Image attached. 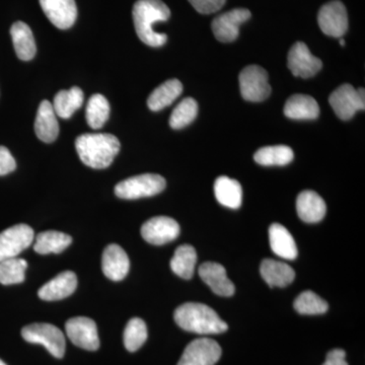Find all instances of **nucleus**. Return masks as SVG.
<instances>
[{
  "label": "nucleus",
  "mask_w": 365,
  "mask_h": 365,
  "mask_svg": "<svg viewBox=\"0 0 365 365\" xmlns=\"http://www.w3.org/2000/svg\"><path fill=\"white\" fill-rule=\"evenodd\" d=\"M134 26L139 39L150 47H162L167 43L165 34L155 32L153 25L169 20L170 11L162 0H138L133 6Z\"/></svg>",
  "instance_id": "f257e3e1"
},
{
  "label": "nucleus",
  "mask_w": 365,
  "mask_h": 365,
  "mask_svg": "<svg viewBox=\"0 0 365 365\" xmlns=\"http://www.w3.org/2000/svg\"><path fill=\"white\" fill-rule=\"evenodd\" d=\"M120 141L108 133H86L78 136L76 148L81 162L93 169L109 167L120 150Z\"/></svg>",
  "instance_id": "f03ea898"
},
{
  "label": "nucleus",
  "mask_w": 365,
  "mask_h": 365,
  "mask_svg": "<svg viewBox=\"0 0 365 365\" xmlns=\"http://www.w3.org/2000/svg\"><path fill=\"white\" fill-rule=\"evenodd\" d=\"M174 319L182 330L200 335L223 333L228 328L215 309L198 302H187L178 307Z\"/></svg>",
  "instance_id": "7ed1b4c3"
},
{
  "label": "nucleus",
  "mask_w": 365,
  "mask_h": 365,
  "mask_svg": "<svg viewBox=\"0 0 365 365\" xmlns=\"http://www.w3.org/2000/svg\"><path fill=\"white\" fill-rule=\"evenodd\" d=\"M165 188V180L157 174H143L128 178L115 187V194L121 199L134 200L158 195Z\"/></svg>",
  "instance_id": "20e7f679"
},
{
  "label": "nucleus",
  "mask_w": 365,
  "mask_h": 365,
  "mask_svg": "<svg viewBox=\"0 0 365 365\" xmlns=\"http://www.w3.org/2000/svg\"><path fill=\"white\" fill-rule=\"evenodd\" d=\"M21 336L26 342L44 346L56 359H62L66 353V337L61 330L51 324H31L23 328Z\"/></svg>",
  "instance_id": "39448f33"
},
{
  "label": "nucleus",
  "mask_w": 365,
  "mask_h": 365,
  "mask_svg": "<svg viewBox=\"0 0 365 365\" xmlns=\"http://www.w3.org/2000/svg\"><path fill=\"white\" fill-rule=\"evenodd\" d=\"M329 103L341 120L348 121L357 112L365 109L364 90L354 88L351 85L341 86L331 93Z\"/></svg>",
  "instance_id": "423d86ee"
},
{
  "label": "nucleus",
  "mask_w": 365,
  "mask_h": 365,
  "mask_svg": "<svg viewBox=\"0 0 365 365\" xmlns=\"http://www.w3.org/2000/svg\"><path fill=\"white\" fill-rule=\"evenodd\" d=\"M239 81L242 98L249 102H263L270 96L268 73L261 66H247L240 73Z\"/></svg>",
  "instance_id": "0eeeda50"
},
{
  "label": "nucleus",
  "mask_w": 365,
  "mask_h": 365,
  "mask_svg": "<svg viewBox=\"0 0 365 365\" xmlns=\"http://www.w3.org/2000/svg\"><path fill=\"white\" fill-rule=\"evenodd\" d=\"M33 228L26 225H16L0 232V262L16 258L33 244Z\"/></svg>",
  "instance_id": "6e6552de"
},
{
  "label": "nucleus",
  "mask_w": 365,
  "mask_h": 365,
  "mask_svg": "<svg viewBox=\"0 0 365 365\" xmlns=\"http://www.w3.org/2000/svg\"><path fill=\"white\" fill-rule=\"evenodd\" d=\"M318 23L325 35L339 39L342 38L348 30V16L344 4L339 0H334L322 6Z\"/></svg>",
  "instance_id": "1a4fd4ad"
},
{
  "label": "nucleus",
  "mask_w": 365,
  "mask_h": 365,
  "mask_svg": "<svg viewBox=\"0 0 365 365\" xmlns=\"http://www.w3.org/2000/svg\"><path fill=\"white\" fill-rule=\"evenodd\" d=\"M222 352V347L216 341L200 338L187 346L177 365H215Z\"/></svg>",
  "instance_id": "9d476101"
},
{
  "label": "nucleus",
  "mask_w": 365,
  "mask_h": 365,
  "mask_svg": "<svg viewBox=\"0 0 365 365\" xmlns=\"http://www.w3.org/2000/svg\"><path fill=\"white\" fill-rule=\"evenodd\" d=\"M67 337L78 347L96 351L100 347L98 328L95 322L86 317L69 319L66 324Z\"/></svg>",
  "instance_id": "9b49d317"
},
{
  "label": "nucleus",
  "mask_w": 365,
  "mask_h": 365,
  "mask_svg": "<svg viewBox=\"0 0 365 365\" xmlns=\"http://www.w3.org/2000/svg\"><path fill=\"white\" fill-rule=\"evenodd\" d=\"M287 66L297 78H311L321 71L323 63L304 43L297 42L288 53Z\"/></svg>",
  "instance_id": "f8f14e48"
},
{
  "label": "nucleus",
  "mask_w": 365,
  "mask_h": 365,
  "mask_svg": "<svg viewBox=\"0 0 365 365\" xmlns=\"http://www.w3.org/2000/svg\"><path fill=\"white\" fill-rule=\"evenodd\" d=\"M179 235V223L167 216L150 218L141 227V235L143 239L150 244L157 246L175 241Z\"/></svg>",
  "instance_id": "ddd939ff"
},
{
  "label": "nucleus",
  "mask_w": 365,
  "mask_h": 365,
  "mask_svg": "<svg viewBox=\"0 0 365 365\" xmlns=\"http://www.w3.org/2000/svg\"><path fill=\"white\" fill-rule=\"evenodd\" d=\"M251 18V11L235 9L218 16L212 21V32L220 42L230 43L237 39L240 26Z\"/></svg>",
  "instance_id": "4468645a"
},
{
  "label": "nucleus",
  "mask_w": 365,
  "mask_h": 365,
  "mask_svg": "<svg viewBox=\"0 0 365 365\" xmlns=\"http://www.w3.org/2000/svg\"><path fill=\"white\" fill-rule=\"evenodd\" d=\"M41 7L53 25L61 30L71 28L78 18L74 0H40Z\"/></svg>",
  "instance_id": "2eb2a0df"
},
{
  "label": "nucleus",
  "mask_w": 365,
  "mask_h": 365,
  "mask_svg": "<svg viewBox=\"0 0 365 365\" xmlns=\"http://www.w3.org/2000/svg\"><path fill=\"white\" fill-rule=\"evenodd\" d=\"M199 275L215 294L225 297L234 295V283L228 279L227 271L220 264L206 262L199 268Z\"/></svg>",
  "instance_id": "dca6fc26"
},
{
  "label": "nucleus",
  "mask_w": 365,
  "mask_h": 365,
  "mask_svg": "<svg viewBox=\"0 0 365 365\" xmlns=\"http://www.w3.org/2000/svg\"><path fill=\"white\" fill-rule=\"evenodd\" d=\"M102 268L106 277L110 280H123L130 268L126 252L116 244L109 245L103 253Z\"/></svg>",
  "instance_id": "f3484780"
},
{
  "label": "nucleus",
  "mask_w": 365,
  "mask_h": 365,
  "mask_svg": "<svg viewBox=\"0 0 365 365\" xmlns=\"http://www.w3.org/2000/svg\"><path fill=\"white\" fill-rule=\"evenodd\" d=\"M78 287V278L72 271H64L40 288L38 295L41 299L52 302L71 297Z\"/></svg>",
  "instance_id": "a211bd4d"
},
{
  "label": "nucleus",
  "mask_w": 365,
  "mask_h": 365,
  "mask_svg": "<svg viewBox=\"0 0 365 365\" xmlns=\"http://www.w3.org/2000/svg\"><path fill=\"white\" fill-rule=\"evenodd\" d=\"M35 132L43 143H51L59 134V124L54 108L49 101H43L38 109L35 121Z\"/></svg>",
  "instance_id": "6ab92c4d"
},
{
  "label": "nucleus",
  "mask_w": 365,
  "mask_h": 365,
  "mask_svg": "<svg viewBox=\"0 0 365 365\" xmlns=\"http://www.w3.org/2000/svg\"><path fill=\"white\" fill-rule=\"evenodd\" d=\"M297 211L300 220L307 223L321 222L325 217V201L314 191H304L297 199Z\"/></svg>",
  "instance_id": "aec40b11"
},
{
  "label": "nucleus",
  "mask_w": 365,
  "mask_h": 365,
  "mask_svg": "<svg viewBox=\"0 0 365 365\" xmlns=\"http://www.w3.org/2000/svg\"><path fill=\"white\" fill-rule=\"evenodd\" d=\"M260 273L270 287H287L295 278L294 269L284 262L273 259L262 261Z\"/></svg>",
  "instance_id": "412c9836"
},
{
  "label": "nucleus",
  "mask_w": 365,
  "mask_h": 365,
  "mask_svg": "<svg viewBox=\"0 0 365 365\" xmlns=\"http://www.w3.org/2000/svg\"><path fill=\"white\" fill-rule=\"evenodd\" d=\"M269 240L274 254L285 260H294L297 258V242L287 227L279 223H273L269 228Z\"/></svg>",
  "instance_id": "4be33fe9"
},
{
  "label": "nucleus",
  "mask_w": 365,
  "mask_h": 365,
  "mask_svg": "<svg viewBox=\"0 0 365 365\" xmlns=\"http://www.w3.org/2000/svg\"><path fill=\"white\" fill-rule=\"evenodd\" d=\"M284 114L292 120H316L319 115V107L311 96L294 95L285 103Z\"/></svg>",
  "instance_id": "5701e85b"
},
{
  "label": "nucleus",
  "mask_w": 365,
  "mask_h": 365,
  "mask_svg": "<svg viewBox=\"0 0 365 365\" xmlns=\"http://www.w3.org/2000/svg\"><path fill=\"white\" fill-rule=\"evenodd\" d=\"M11 35L16 56L23 61L32 60L37 52V47L30 26L23 21H16L11 26Z\"/></svg>",
  "instance_id": "b1692460"
},
{
  "label": "nucleus",
  "mask_w": 365,
  "mask_h": 365,
  "mask_svg": "<svg viewBox=\"0 0 365 365\" xmlns=\"http://www.w3.org/2000/svg\"><path fill=\"white\" fill-rule=\"evenodd\" d=\"M182 93V85L178 79H170L158 86L150 93L148 100V108L153 112H158L172 105Z\"/></svg>",
  "instance_id": "393cba45"
},
{
  "label": "nucleus",
  "mask_w": 365,
  "mask_h": 365,
  "mask_svg": "<svg viewBox=\"0 0 365 365\" xmlns=\"http://www.w3.org/2000/svg\"><path fill=\"white\" fill-rule=\"evenodd\" d=\"M215 194L218 202L225 207L239 209L242 205V190L237 180L222 176L215 182Z\"/></svg>",
  "instance_id": "a878e982"
},
{
  "label": "nucleus",
  "mask_w": 365,
  "mask_h": 365,
  "mask_svg": "<svg viewBox=\"0 0 365 365\" xmlns=\"http://www.w3.org/2000/svg\"><path fill=\"white\" fill-rule=\"evenodd\" d=\"M85 95L81 88L73 86L68 91H60L54 98L53 108L57 116L69 119L83 104Z\"/></svg>",
  "instance_id": "bb28decb"
},
{
  "label": "nucleus",
  "mask_w": 365,
  "mask_h": 365,
  "mask_svg": "<svg viewBox=\"0 0 365 365\" xmlns=\"http://www.w3.org/2000/svg\"><path fill=\"white\" fill-rule=\"evenodd\" d=\"M71 242V235L56 230H48L36 237L34 250L41 255L59 254L68 248Z\"/></svg>",
  "instance_id": "cd10ccee"
},
{
  "label": "nucleus",
  "mask_w": 365,
  "mask_h": 365,
  "mask_svg": "<svg viewBox=\"0 0 365 365\" xmlns=\"http://www.w3.org/2000/svg\"><path fill=\"white\" fill-rule=\"evenodd\" d=\"M196 263V250L190 245H182L175 252L174 257L170 260V269L179 277L191 279L195 271Z\"/></svg>",
  "instance_id": "c85d7f7f"
},
{
  "label": "nucleus",
  "mask_w": 365,
  "mask_h": 365,
  "mask_svg": "<svg viewBox=\"0 0 365 365\" xmlns=\"http://www.w3.org/2000/svg\"><path fill=\"white\" fill-rule=\"evenodd\" d=\"M294 153L287 145L266 146L257 150L254 155L255 162L261 165H287L294 160Z\"/></svg>",
  "instance_id": "c756f323"
},
{
  "label": "nucleus",
  "mask_w": 365,
  "mask_h": 365,
  "mask_svg": "<svg viewBox=\"0 0 365 365\" xmlns=\"http://www.w3.org/2000/svg\"><path fill=\"white\" fill-rule=\"evenodd\" d=\"M110 104L107 98L100 93L91 96L86 105V118L93 129H100L109 119Z\"/></svg>",
  "instance_id": "7c9ffc66"
},
{
  "label": "nucleus",
  "mask_w": 365,
  "mask_h": 365,
  "mask_svg": "<svg viewBox=\"0 0 365 365\" xmlns=\"http://www.w3.org/2000/svg\"><path fill=\"white\" fill-rule=\"evenodd\" d=\"M26 268V261L18 257L0 262V283L11 285L24 282Z\"/></svg>",
  "instance_id": "2f4dec72"
},
{
  "label": "nucleus",
  "mask_w": 365,
  "mask_h": 365,
  "mask_svg": "<svg viewBox=\"0 0 365 365\" xmlns=\"http://www.w3.org/2000/svg\"><path fill=\"white\" fill-rule=\"evenodd\" d=\"M198 114V104L194 98H186L175 108L170 117V126L173 129H182L188 126Z\"/></svg>",
  "instance_id": "473e14b6"
},
{
  "label": "nucleus",
  "mask_w": 365,
  "mask_h": 365,
  "mask_svg": "<svg viewBox=\"0 0 365 365\" xmlns=\"http://www.w3.org/2000/svg\"><path fill=\"white\" fill-rule=\"evenodd\" d=\"M124 345L129 352H135L148 339V328L143 319H131L124 331Z\"/></svg>",
  "instance_id": "72a5a7b5"
},
{
  "label": "nucleus",
  "mask_w": 365,
  "mask_h": 365,
  "mask_svg": "<svg viewBox=\"0 0 365 365\" xmlns=\"http://www.w3.org/2000/svg\"><path fill=\"white\" fill-rule=\"evenodd\" d=\"M294 309L300 314H323L329 309L325 299L311 290L302 292L294 300Z\"/></svg>",
  "instance_id": "f704fd0d"
},
{
  "label": "nucleus",
  "mask_w": 365,
  "mask_h": 365,
  "mask_svg": "<svg viewBox=\"0 0 365 365\" xmlns=\"http://www.w3.org/2000/svg\"><path fill=\"white\" fill-rule=\"evenodd\" d=\"M189 2L198 13L210 14L222 9L225 0H189Z\"/></svg>",
  "instance_id": "c9c22d12"
},
{
  "label": "nucleus",
  "mask_w": 365,
  "mask_h": 365,
  "mask_svg": "<svg viewBox=\"0 0 365 365\" xmlns=\"http://www.w3.org/2000/svg\"><path fill=\"white\" fill-rule=\"evenodd\" d=\"M16 168V160L6 146L0 145V176H6Z\"/></svg>",
  "instance_id": "e433bc0d"
},
{
  "label": "nucleus",
  "mask_w": 365,
  "mask_h": 365,
  "mask_svg": "<svg viewBox=\"0 0 365 365\" xmlns=\"http://www.w3.org/2000/svg\"><path fill=\"white\" fill-rule=\"evenodd\" d=\"M346 352L343 349H333L327 354L323 365H348L346 361Z\"/></svg>",
  "instance_id": "4c0bfd02"
},
{
  "label": "nucleus",
  "mask_w": 365,
  "mask_h": 365,
  "mask_svg": "<svg viewBox=\"0 0 365 365\" xmlns=\"http://www.w3.org/2000/svg\"><path fill=\"white\" fill-rule=\"evenodd\" d=\"M339 42L341 45L345 46V41L343 40L342 38H340Z\"/></svg>",
  "instance_id": "58836bf2"
},
{
  "label": "nucleus",
  "mask_w": 365,
  "mask_h": 365,
  "mask_svg": "<svg viewBox=\"0 0 365 365\" xmlns=\"http://www.w3.org/2000/svg\"><path fill=\"white\" fill-rule=\"evenodd\" d=\"M0 365H6V364H4V361H2L1 359H0Z\"/></svg>",
  "instance_id": "ea45409f"
}]
</instances>
